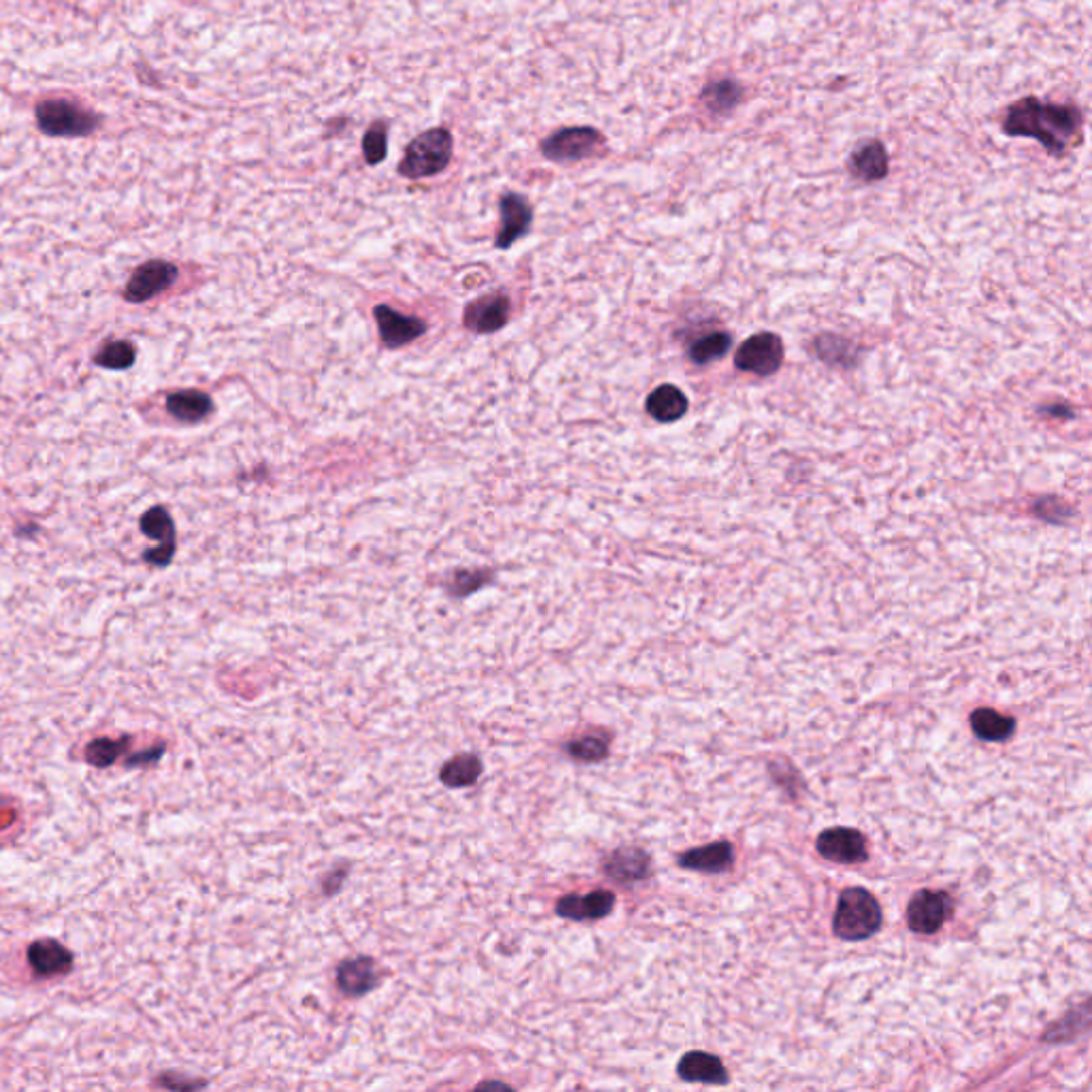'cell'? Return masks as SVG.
I'll use <instances>...</instances> for the list:
<instances>
[{
    "label": "cell",
    "instance_id": "8",
    "mask_svg": "<svg viewBox=\"0 0 1092 1092\" xmlns=\"http://www.w3.org/2000/svg\"><path fill=\"white\" fill-rule=\"evenodd\" d=\"M952 914V899L945 892L922 890L909 903L907 922L914 933L933 935Z\"/></svg>",
    "mask_w": 1092,
    "mask_h": 1092
},
{
    "label": "cell",
    "instance_id": "32",
    "mask_svg": "<svg viewBox=\"0 0 1092 1092\" xmlns=\"http://www.w3.org/2000/svg\"><path fill=\"white\" fill-rule=\"evenodd\" d=\"M162 754H165V743H160V745H156V747L145 749L143 754L130 756V758L126 760V764H128V766H150V764L158 762V760L162 758Z\"/></svg>",
    "mask_w": 1092,
    "mask_h": 1092
},
{
    "label": "cell",
    "instance_id": "13",
    "mask_svg": "<svg viewBox=\"0 0 1092 1092\" xmlns=\"http://www.w3.org/2000/svg\"><path fill=\"white\" fill-rule=\"evenodd\" d=\"M615 905V894L609 890H594L590 894H566L558 901V916L568 920H602Z\"/></svg>",
    "mask_w": 1092,
    "mask_h": 1092
},
{
    "label": "cell",
    "instance_id": "25",
    "mask_svg": "<svg viewBox=\"0 0 1092 1092\" xmlns=\"http://www.w3.org/2000/svg\"><path fill=\"white\" fill-rule=\"evenodd\" d=\"M741 96H743V90L737 81L722 79V81H715V84H709L703 90V94H700V101H703V105L713 113V116H724V113H730L741 103Z\"/></svg>",
    "mask_w": 1092,
    "mask_h": 1092
},
{
    "label": "cell",
    "instance_id": "17",
    "mask_svg": "<svg viewBox=\"0 0 1092 1092\" xmlns=\"http://www.w3.org/2000/svg\"><path fill=\"white\" fill-rule=\"evenodd\" d=\"M380 984L378 969L373 958L358 956L352 960H344L337 969V986L339 990L348 994V997H363V994L371 992Z\"/></svg>",
    "mask_w": 1092,
    "mask_h": 1092
},
{
    "label": "cell",
    "instance_id": "1",
    "mask_svg": "<svg viewBox=\"0 0 1092 1092\" xmlns=\"http://www.w3.org/2000/svg\"><path fill=\"white\" fill-rule=\"evenodd\" d=\"M1082 113L1078 107L1041 103L1033 96L1020 99L1007 109L1003 130L1012 137L1037 139L1054 156H1063L1078 143Z\"/></svg>",
    "mask_w": 1092,
    "mask_h": 1092
},
{
    "label": "cell",
    "instance_id": "19",
    "mask_svg": "<svg viewBox=\"0 0 1092 1092\" xmlns=\"http://www.w3.org/2000/svg\"><path fill=\"white\" fill-rule=\"evenodd\" d=\"M732 860H735V856H732L730 843L717 841V843H711V845H705V847H696V850L686 852L679 858V864H681V867H686V869H692V871L722 873V871H728L732 867Z\"/></svg>",
    "mask_w": 1092,
    "mask_h": 1092
},
{
    "label": "cell",
    "instance_id": "12",
    "mask_svg": "<svg viewBox=\"0 0 1092 1092\" xmlns=\"http://www.w3.org/2000/svg\"><path fill=\"white\" fill-rule=\"evenodd\" d=\"M510 299L501 292L480 297L476 303L465 309V327L476 333H495L508 324L510 318Z\"/></svg>",
    "mask_w": 1092,
    "mask_h": 1092
},
{
    "label": "cell",
    "instance_id": "20",
    "mask_svg": "<svg viewBox=\"0 0 1092 1092\" xmlns=\"http://www.w3.org/2000/svg\"><path fill=\"white\" fill-rule=\"evenodd\" d=\"M679 1075L688 1082H703V1084H724L728 1080L726 1067L722 1065L720 1058L707 1052H690L679 1061L677 1067Z\"/></svg>",
    "mask_w": 1092,
    "mask_h": 1092
},
{
    "label": "cell",
    "instance_id": "4",
    "mask_svg": "<svg viewBox=\"0 0 1092 1092\" xmlns=\"http://www.w3.org/2000/svg\"><path fill=\"white\" fill-rule=\"evenodd\" d=\"M39 130L50 137H88L101 120L86 107L73 101H43L35 109Z\"/></svg>",
    "mask_w": 1092,
    "mask_h": 1092
},
{
    "label": "cell",
    "instance_id": "34",
    "mask_svg": "<svg viewBox=\"0 0 1092 1092\" xmlns=\"http://www.w3.org/2000/svg\"><path fill=\"white\" fill-rule=\"evenodd\" d=\"M344 877H346V871H339V873H337V877H333V875H331V877L327 879V882H324V892H327V894H333V892H337L339 884H341V882H344Z\"/></svg>",
    "mask_w": 1092,
    "mask_h": 1092
},
{
    "label": "cell",
    "instance_id": "30",
    "mask_svg": "<svg viewBox=\"0 0 1092 1092\" xmlns=\"http://www.w3.org/2000/svg\"><path fill=\"white\" fill-rule=\"evenodd\" d=\"M388 152V137H386V124L376 122L373 124L363 139V154L369 165H380Z\"/></svg>",
    "mask_w": 1092,
    "mask_h": 1092
},
{
    "label": "cell",
    "instance_id": "23",
    "mask_svg": "<svg viewBox=\"0 0 1092 1092\" xmlns=\"http://www.w3.org/2000/svg\"><path fill=\"white\" fill-rule=\"evenodd\" d=\"M971 728L984 741H1007L1014 735V717H1005L994 709H977L971 715Z\"/></svg>",
    "mask_w": 1092,
    "mask_h": 1092
},
{
    "label": "cell",
    "instance_id": "24",
    "mask_svg": "<svg viewBox=\"0 0 1092 1092\" xmlns=\"http://www.w3.org/2000/svg\"><path fill=\"white\" fill-rule=\"evenodd\" d=\"M480 775H482L480 758L474 754H463L444 764L442 773H439V779H442L444 786L459 790V788L474 786L480 779Z\"/></svg>",
    "mask_w": 1092,
    "mask_h": 1092
},
{
    "label": "cell",
    "instance_id": "7",
    "mask_svg": "<svg viewBox=\"0 0 1092 1092\" xmlns=\"http://www.w3.org/2000/svg\"><path fill=\"white\" fill-rule=\"evenodd\" d=\"M177 275L179 271L173 263H167V260H148V263H143L133 273V278L128 280L124 297L130 303L150 301L162 295L167 288H171L177 280Z\"/></svg>",
    "mask_w": 1092,
    "mask_h": 1092
},
{
    "label": "cell",
    "instance_id": "2",
    "mask_svg": "<svg viewBox=\"0 0 1092 1092\" xmlns=\"http://www.w3.org/2000/svg\"><path fill=\"white\" fill-rule=\"evenodd\" d=\"M879 926H882V909L875 896L862 888H847L835 911V935L845 941H862L875 935Z\"/></svg>",
    "mask_w": 1092,
    "mask_h": 1092
},
{
    "label": "cell",
    "instance_id": "18",
    "mask_svg": "<svg viewBox=\"0 0 1092 1092\" xmlns=\"http://www.w3.org/2000/svg\"><path fill=\"white\" fill-rule=\"evenodd\" d=\"M888 152L882 141H867L852 152L847 169L862 182H879L888 175Z\"/></svg>",
    "mask_w": 1092,
    "mask_h": 1092
},
{
    "label": "cell",
    "instance_id": "21",
    "mask_svg": "<svg viewBox=\"0 0 1092 1092\" xmlns=\"http://www.w3.org/2000/svg\"><path fill=\"white\" fill-rule=\"evenodd\" d=\"M647 412L658 422H675L688 412V399L673 384H662L647 399Z\"/></svg>",
    "mask_w": 1092,
    "mask_h": 1092
},
{
    "label": "cell",
    "instance_id": "22",
    "mask_svg": "<svg viewBox=\"0 0 1092 1092\" xmlns=\"http://www.w3.org/2000/svg\"><path fill=\"white\" fill-rule=\"evenodd\" d=\"M167 410L182 422H199L211 414L214 403L201 390H179L167 399Z\"/></svg>",
    "mask_w": 1092,
    "mask_h": 1092
},
{
    "label": "cell",
    "instance_id": "33",
    "mask_svg": "<svg viewBox=\"0 0 1092 1092\" xmlns=\"http://www.w3.org/2000/svg\"><path fill=\"white\" fill-rule=\"evenodd\" d=\"M158 1084H160V1086H167V1088H199V1086H203V1082H190V1080H184V1082H182V1080H173L171 1075H165V1078H162Z\"/></svg>",
    "mask_w": 1092,
    "mask_h": 1092
},
{
    "label": "cell",
    "instance_id": "26",
    "mask_svg": "<svg viewBox=\"0 0 1092 1092\" xmlns=\"http://www.w3.org/2000/svg\"><path fill=\"white\" fill-rule=\"evenodd\" d=\"M566 752L570 758L579 762H600L609 756V737L607 735H587L577 737L566 743Z\"/></svg>",
    "mask_w": 1092,
    "mask_h": 1092
},
{
    "label": "cell",
    "instance_id": "14",
    "mask_svg": "<svg viewBox=\"0 0 1092 1092\" xmlns=\"http://www.w3.org/2000/svg\"><path fill=\"white\" fill-rule=\"evenodd\" d=\"M141 531L158 540L160 547L145 551V562L154 566H167L173 560L175 553V527L169 512L165 508H152L143 514L141 518Z\"/></svg>",
    "mask_w": 1092,
    "mask_h": 1092
},
{
    "label": "cell",
    "instance_id": "11",
    "mask_svg": "<svg viewBox=\"0 0 1092 1092\" xmlns=\"http://www.w3.org/2000/svg\"><path fill=\"white\" fill-rule=\"evenodd\" d=\"M499 209H501V229L497 233L495 246L499 250H508L514 241L527 235L533 220V211L527 199L514 192L503 194L499 201Z\"/></svg>",
    "mask_w": 1092,
    "mask_h": 1092
},
{
    "label": "cell",
    "instance_id": "28",
    "mask_svg": "<svg viewBox=\"0 0 1092 1092\" xmlns=\"http://www.w3.org/2000/svg\"><path fill=\"white\" fill-rule=\"evenodd\" d=\"M730 346L732 339L728 333H711L694 341V346L690 348V358L698 365H707L722 358L730 350Z\"/></svg>",
    "mask_w": 1092,
    "mask_h": 1092
},
{
    "label": "cell",
    "instance_id": "16",
    "mask_svg": "<svg viewBox=\"0 0 1092 1092\" xmlns=\"http://www.w3.org/2000/svg\"><path fill=\"white\" fill-rule=\"evenodd\" d=\"M602 871L619 884H634L649 877L651 858L639 847H622L602 860Z\"/></svg>",
    "mask_w": 1092,
    "mask_h": 1092
},
{
    "label": "cell",
    "instance_id": "15",
    "mask_svg": "<svg viewBox=\"0 0 1092 1092\" xmlns=\"http://www.w3.org/2000/svg\"><path fill=\"white\" fill-rule=\"evenodd\" d=\"M28 965L37 977H56L71 971L73 954L56 939H39L28 945Z\"/></svg>",
    "mask_w": 1092,
    "mask_h": 1092
},
{
    "label": "cell",
    "instance_id": "5",
    "mask_svg": "<svg viewBox=\"0 0 1092 1092\" xmlns=\"http://www.w3.org/2000/svg\"><path fill=\"white\" fill-rule=\"evenodd\" d=\"M602 145H605V137L596 128L573 126L547 137L542 141V152L553 162H579L594 156Z\"/></svg>",
    "mask_w": 1092,
    "mask_h": 1092
},
{
    "label": "cell",
    "instance_id": "31",
    "mask_svg": "<svg viewBox=\"0 0 1092 1092\" xmlns=\"http://www.w3.org/2000/svg\"><path fill=\"white\" fill-rule=\"evenodd\" d=\"M488 579H491V577H488V575L484 573V570H480V573H465V570H463V573H459L457 577H454V585H452V590H450V592H452L454 596L471 594V592L480 590V587H482Z\"/></svg>",
    "mask_w": 1092,
    "mask_h": 1092
},
{
    "label": "cell",
    "instance_id": "6",
    "mask_svg": "<svg viewBox=\"0 0 1092 1092\" xmlns=\"http://www.w3.org/2000/svg\"><path fill=\"white\" fill-rule=\"evenodd\" d=\"M784 363V344L773 333H758L743 341L735 354V365L754 376H771Z\"/></svg>",
    "mask_w": 1092,
    "mask_h": 1092
},
{
    "label": "cell",
    "instance_id": "29",
    "mask_svg": "<svg viewBox=\"0 0 1092 1092\" xmlns=\"http://www.w3.org/2000/svg\"><path fill=\"white\" fill-rule=\"evenodd\" d=\"M137 350L130 341H109L107 346L94 356V363L105 369H128L133 367Z\"/></svg>",
    "mask_w": 1092,
    "mask_h": 1092
},
{
    "label": "cell",
    "instance_id": "3",
    "mask_svg": "<svg viewBox=\"0 0 1092 1092\" xmlns=\"http://www.w3.org/2000/svg\"><path fill=\"white\" fill-rule=\"evenodd\" d=\"M452 158V137L446 128H431L418 135L405 150L399 173L410 179H422L442 173Z\"/></svg>",
    "mask_w": 1092,
    "mask_h": 1092
},
{
    "label": "cell",
    "instance_id": "9",
    "mask_svg": "<svg viewBox=\"0 0 1092 1092\" xmlns=\"http://www.w3.org/2000/svg\"><path fill=\"white\" fill-rule=\"evenodd\" d=\"M815 850L822 858L839 864H854L867 860V841L854 828H830L815 841Z\"/></svg>",
    "mask_w": 1092,
    "mask_h": 1092
},
{
    "label": "cell",
    "instance_id": "27",
    "mask_svg": "<svg viewBox=\"0 0 1092 1092\" xmlns=\"http://www.w3.org/2000/svg\"><path fill=\"white\" fill-rule=\"evenodd\" d=\"M130 745V737H120V739H94L88 747H86V760L92 764V766H99V769H105V766H111L113 762H116L124 752L126 747Z\"/></svg>",
    "mask_w": 1092,
    "mask_h": 1092
},
{
    "label": "cell",
    "instance_id": "10",
    "mask_svg": "<svg viewBox=\"0 0 1092 1092\" xmlns=\"http://www.w3.org/2000/svg\"><path fill=\"white\" fill-rule=\"evenodd\" d=\"M373 316H376L380 339L386 348H401L427 333L425 322L414 316L399 314L388 305H378L373 309Z\"/></svg>",
    "mask_w": 1092,
    "mask_h": 1092
}]
</instances>
